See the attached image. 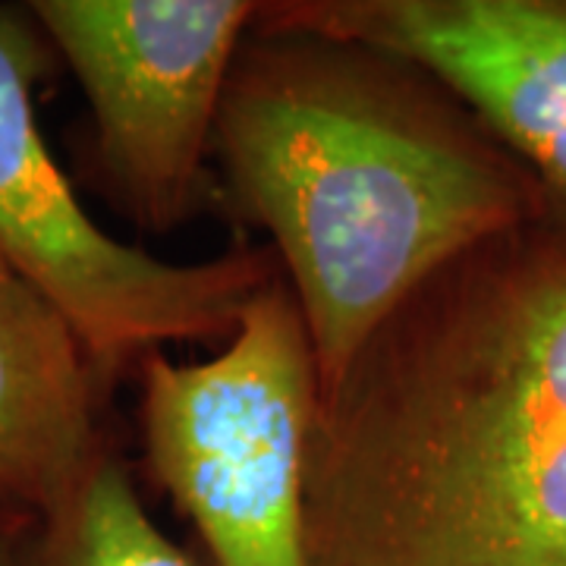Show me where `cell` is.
<instances>
[{
    "instance_id": "6da1fadb",
    "label": "cell",
    "mask_w": 566,
    "mask_h": 566,
    "mask_svg": "<svg viewBox=\"0 0 566 566\" xmlns=\"http://www.w3.org/2000/svg\"><path fill=\"white\" fill-rule=\"evenodd\" d=\"M305 566H566V245L447 264L327 387Z\"/></svg>"
},
{
    "instance_id": "7a4b0ae2",
    "label": "cell",
    "mask_w": 566,
    "mask_h": 566,
    "mask_svg": "<svg viewBox=\"0 0 566 566\" xmlns=\"http://www.w3.org/2000/svg\"><path fill=\"white\" fill-rule=\"evenodd\" d=\"M211 155L233 211L271 237L322 394L424 281L538 223L523 164L444 82L268 3L230 70Z\"/></svg>"
},
{
    "instance_id": "3957f363",
    "label": "cell",
    "mask_w": 566,
    "mask_h": 566,
    "mask_svg": "<svg viewBox=\"0 0 566 566\" xmlns=\"http://www.w3.org/2000/svg\"><path fill=\"white\" fill-rule=\"evenodd\" d=\"M322 385L283 271L218 356L139 363L142 453L214 566H305L308 447Z\"/></svg>"
},
{
    "instance_id": "277c9868",
    "label": "cell",
    "mask_w": 566,
    "mask_h": 566,
    "mask_svg": "<svg viewBox=\"0 0 566 566\" xmlns=\"http://www.w3.org/2000/svg\"><path fill=\"white\" fill-rule=\"evenodd\" d=\"M54 61L29 7L0 3V259L61 308L102 381L164 344L230 340L281 274L271 245L180 264L98 227L35 117V85Z\"/></svg>"
},
{
    "instance_id": "5b68a950",
    "label": "cell",
    "mask_w": 566,
    "mask_h": 566,
    "mask_svg": "<svg viewBox=\"0 0 566 566\" xmlns=\"http://www.w3.org/2000/svg\"><path fill=\"white\" fill-rule=\"evenodd\" d=\"M82 85L104 182L142 230L189 221L214 192L208 155L255 0H32Z\"/></svg>"
},
{
    "instance_id": "8992f818",
    "label": "cell",
    "mask_w": 566,
    "mask_h": 566,
    "mask_svg": "<svg viewBox=\"0 0 566 566\" xmlns=\"http://www.w3.org/2000/svg\"><path fill=\"white\" fill-rule=\"evenodd\" d=\"M268 10L444 82L523 164L538 227L566 245V0H277Z\"/></svg>"
},
{
    "instance_id": "52a82bcc",
    "label": "cell",
    "mask_w": 566,
    "mask_h": 566,
    "mask_svg": "<svg viewBox=\"0 0 566 566\" xmlns=\"http://www.w3.org/2000/svg\"><path fill=\"white\" fill-rule=\"evenodd\" d=\"M98 371L63 312L0 259V501L48 513L102 460Z\"/></svg>"
},
{
    "instance_id": "ba28073f",
    "label": "cell",
    "mask_w": 566,
    "mask_h": 566,
    "mask_svg": "<svg viewBox=\"0 0 566 566\" xmlns=\"http://www.w3.org/2000/svg\"><path fill=\"white\" fill-rule=\"evenodd\" d=\"M17 566H196L142 504L129 465L111 450L70 497L35 520Z\"/></svg>"
},
{
    "instance_id": "9c48e42d",
    "label": "cell",
    "mask_w": 566,
    "mask_h": 566,
    "mask_svg": "<svg viewBox=\"0 0 566 566\" xmlns=\"http://www.w3.org/2000/svg\"><path fill=\"white\" fill-rule=\"evenodd\" d=\"M35 520H39L35 513L10 501H0V566H17L22 542L32 532Z\"/></svg>"
}]
</instances>
